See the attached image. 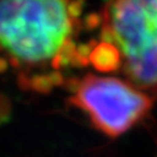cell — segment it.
<instances>
[{"mask_svg":"<svg viewBox=\"0 0 157 157\" xmlns=\"http://www.w3.org/2000/svg\"><path fill=\"white\" fill-rule=\"evenodd\" d=\"M72 30L68 0H0V48L17 62L55 59L69 42Z\"/></svg>","mask_w":157,"mask_h":157,"instance_id":"1","label":"cell"},{"mask_svg":"<svg viewBox=\"0 0 157 157\" xmlns=\"http://www.w3.org/2000/svg\"><path fill=\"white\" fill-rule=\"evenodd\" d=\"M103 38L139 89H157V0H110L104 10Z\"/></svg>","mask_w":157,"mask_h":157,"instance_id":"2","label":"cell"},{"mask_svg":"<svg viewBox=\"0 0 157 157\" xmlns=\"http://www.w3.org/2000/svg\"><path fill=\"white\" fill-rule=\"evenodd\" d=\"M69 101L89 117L98 131L111 139L141 123L153 104L152 98L134 84L93 74L77 84Z\"/></svg>","mask_w":157,"mask_h":157,"instance_id":"3","label":"cell"},{"mask_svg":"<svg viewBox=\"0 0 157 157\" xmlns=\"http://www.w3.org/2000/svg\"><path fill=\"white\" fill-rule=\"evenodd\" d=\"M93 62L95 66L100 69H113L115 67L119 66L120 63V57L117 53L116 48L111 46L110 44H104L99 46L94 53L92 55Z\"/></svg>","mask_w":157,"mask_h":157,"instance_id":"4","label":"cell"},{"mask_svg":"<svg viewBox=\"0 0 157 157\" xmlns=\"http://www.w3.org/2000/svg\"><path fill=\"white\" fill-rule=\"evenodd\" d=\"M4 110H3V105H2V100H0V123L3 121V117H4Z\"/></svg>","mask_w":157,"mask_h":157,"instance_id":"5","label":"cell"}]
</instances>
